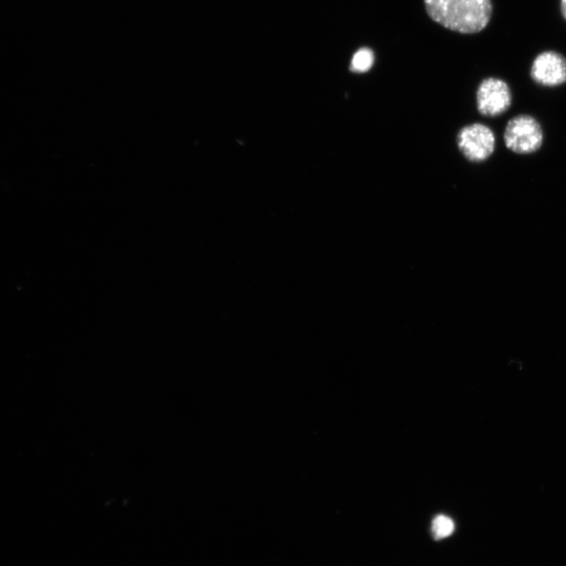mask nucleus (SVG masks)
<instances>
[{
  "instance_id": "f257e3e1",
  "label": "nucleus",
  "mask_w": 566,
  "mask_h": 566,
  "mask_svg": "<svg viewBox=\"0 0 566 566\" xmlns=\"http://www.w3.org/2000/svg\"><path fill=\"white\" fill-rule=\"evenodd\" d=\"M430 18L444 28L462 34H476L490 23L491 0H425Z\"/></svg>"
},
{
  "instance_id": "f03ea898",
  "label": "nucleus",
  "mask_w": 566,
  "mask_h": 566,
  "mask_svg": "<svg viewBox=\"0 0 566 566\" xmlns=\"http://www.w3.org/2000/svg\"><path fill=\"white\" fill-rule=\"evenodd\" d=\"M506 147L517 155H531L543 143V130L533 117L521 115L511 119L505 129Z\"/></svg>"
},
{
  "instance_id": "7ed1b4c3",
  "label": "nucleus",
  "mask_w": 566,
  "mask_h": 566,
  "mask_svg": "<svg viewBox=\"0 0 566 566\" xmlns=\"http://www.w3.org/2000/svg\"><path fill=\"white\" fill-rule=\"evenodd\" d=\"M457 146L470 162L487 161L495 151L496 138L491 128L481 123L465 126L457 135Z\"/></svg>"
},
{
  "instance_id": "20e7f679",
  "label": "nucleus",
  "mask_w": 566,
  "mask_h": 566,
  "mask_svg": "<svg viewBox=\"0 0 566 566\" xmlns=\"http://www.w3.org/2000/svg\"><path fill=\"white\" fill-rule=\"evenodd\" d=\"M477 110L483 116L505 114L512 105V93L507 82L497 78L485 79L476 93Z\"/></svg>"
},
{
  "instance_id": "39448f33",
  "label": "nucleus",
  "mask_w": 566,
  "mask_h": 566,
  "mask_svg": "<svg viewBox=\"0 0 566 566\" xmlns=\"http://www.w3.org/2000/svg\"><path fill=\"white\" fill-rule=\"evenodd\" d=\"M531 76L536 83L542 86L562 85L566 82V59L557 52H543L535 58Z\"/></svg>"
},
{
  "instance_id": "423d86ee",
  "label": "nucleus",
  "mask_w": 566,
  "mask_h": 566,
  "mask_svg": "<svg viewBox=\"0 0 566 566\" xmlns=\"http://www.w3.org/2000/svg\"><path fill=\"white\" fill-rule=\"evenodd\" d=\"M375 63L374 52L370 49L363 48L355 53L351 63V71L362 74L373 68Z\"/></svg>"
},
{
  "instance_id": "0eeeda50",
  "label": "nucleus",
  "mask_w": 566,
  "mask_h": 566,
  "mask_svg": "<svg viewBox=\"0 0 566 566\" xmlns=\"http://www.w3.org/2000/svg\"><path fill=\"white\" fill-rule=\"evenodd\" d=\"M454 529V522L445 515H439L433 520L432 532L435 539L449 537L454 532Z\"/></svg>"
},
{
  "instance_id": "6e6552de",
  "label": "nucleus",
  "mask_w": 566,
  "mask_h": 566,
  "mask_svg": "<svg viewBox=\"0 0 566 566\" xmlns=\"http://www.w3.org/2000/svg\"><path fill=\"white\" fill-rule=\"evenodd\" d=\"M561 13L566 20V0H561Z\"/></svg>"
}]
</instances>
